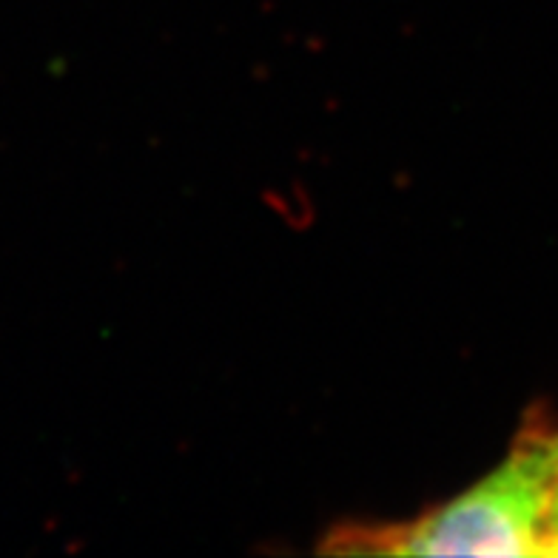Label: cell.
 Listing matches in <instances>:
<instances>
[{"mask_svg": "<svg viewBox=\"0 0 558 558\" xmlns=\"http://www.w3.org/2000/svg\"><path fill=\"white\" fill-rule=\"evenodd\" d=\"M547 556H558V487L550 513V533H547Z\"/></svg>", "mask_w": 558, "mask_h": 558, "instance_id": "obj_2", "label": "cell"}, {"mask_svg": "<svg viewBox=\"0 0 558 558\" xmlns=\"http://www.w3.org/2000/svg\"><path fill=\"white\" fill-rule=\"evenodd\" d=\"M558 487V425L533 422L496 471L436 507L385 530L351 533L342 550L397 556H547Z\"/></svg>", "mask_w": 558, "mask_h": 558, "instance_id": "obj_1", "label": "cell"}]
</instances>
